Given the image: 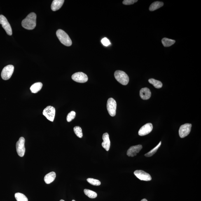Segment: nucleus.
<instances>
[{
    "label": "nucleus",
    "mask_w": 201,
    "mask_h": 201,
    "mask_svg": "<svg viewBox=\"0 0 201 201\" xmlns=\"http://www.w3.org/2000/svg\"><path fill=\"white\" fill-rule=\"evenodd\" d=\"M175 40L164 38L162 40V43L164 46L165 47H169L173 45L175 43Z\"/></svg>",
    "instance_id": "20"
},
{
    "label": "nucleus",
    "mask_w": 201,
    "mask_h": 201,
    "mask_svg": "<svg viewBox=\"0 0 201 201\" xmlns=\"http://www.w3.org/2000/svg\"><path fill=\"white\" fill-rule=\"evenodd\" d=\"M141 201H148V200L146 199H143Z\"/></svg>",
    "instance_id": "30"
},
{
    "label": "nucleus",
    "mask_w": 201,
    "mask_h": 201,
    "mask_svg": "<svg viewBox=\"0 0 201 201\" xmlns=\"http://www.w3.org/2000/svg\"><path fill=\"white\" fill-rule=\"evenodd\" d=\"M107 111L109 114L112 117L116 116L117 103L116 100L113 98L108 99L106 104Z\"/></svg>",
    "instance_id": "4"
},
{
    "label": "nucleus",
    "mask_w": 201,
    "mask_h": 201,
    "mask_svg": "<svg viewBox=\"0 0 201 201\" xmlns=\"http://www.w3.org/2000/svg\"><path fill=\"white\" fill-rule=\"evenodd\" d=\"M60 201H65L63 200H61Z\"/></svg>",
    "instance_id": "31"
},
{
    "label": "nucleus",
    "mask_w": 201,
    "mask_h": 201,
    "mask_svg": "<svg viewBox=\"0 0 201 201\" xmlns=\"http://www.w3.org/2000/svg\"><path fill=\"white\" fill-rule=\"evenodd\" d=\"M15 197L17 201H28L27 197L22 193H16L15 195Z\"/></svg>",
    "instance_id": "23"
},
{
    "label": "nucleus",
    "mask_w": 201,
    "mask_h": 201,
    "mask_svg": "<svg viewBox=\"0 0 201 201\" xmlns=\"http://www.w3.org/2000/svg\"><path fill=\"white\" fill-rule=\"evenodd\" d=\"M64 0H54L51 5V9L53 11H55L62 7L64 4Z\"/></svg>",
    "instance_id": "16"
},
{
    "label": "nucleus",
    "mask_w": 201,
    "mask_h": 201,
    "mask_svg": "<svg viewBox=\"0 0 201 201\" xmlns=\"http://www.w3.org/2000/svg\"><path fill=\"white\" fill-rule=\"evenodd\" d=\"M87 181L91 184L94 186H99L101 184V182L99 180L92 179V178H88L87 179Z\"/></svg>",
    "instance_id": "26"
},
{
    "label": "nucleus",
    "mask_w": 201,
    "mask_h": 201,
    "mask_svg": "<svg viewBox=\"0 0 201 201\" xmlns=\"http://www.w3.org/2000/svg\"><path fill=\"white\" fill-rule=\"evenodd\" d=\"M43 84L41 83H37L33 84L30 87V90L33 93H37L41 90Z\"/></svg>",
    "instance_id": "18"
},
{
    "label": "nucleus",
    "mask_w": 201,
    "mask_h": 201,
    "mask_svg": "<svg viewBox=\"0 0 201 201\" xmlns=\"http://www.w3.org/2000/svg\"><path fill=\"white\" fill-rule=\"evenodd\" d=\"M142 148V146L140 145L130 147L127 151V156L130 157H134L136 156L137 154L141 151Z\"/></svg>",
    "instance_id": "13"
},
{
    "label": "nucleus",
    "mask_w": 201,
    "mask_h": 201,
    "mask_svg": "<svg viewBox=\"0 0 201 201\" xmlns=\"http://www.w3.org/2000/svg\"><path fill=\"white\" fill-rule=\"evenodd\" d=\"M161 145V141H160L158 145H157L155 147V148H154L153 149L151 150V151L149 152V153H146V154H145V156L147 157H149L153 156L154 154L156 153L157 150H158L159 148H160Z\"/></svg>",
    "instance_id": "24"
},
{
    "label": "nucleus",
    "mask_w": 201,
    "mask_h": 201,
    "mask_svg": "<svg viewBox=\"0 0 201 201\" xmlns=\"http://www.w3.org/2000/svg\"><path fill=\"white\" fill-rule=\"evenodd\" d=\"M56 177V174L55 172H52L49 173L45 176L44 180L47 184H50L55 180Z\"/></svg>",
    "instance_id": "17"
},
{
    "label": "nucleus",
    "mask_w": 201,
    "mask_h": 201,
    "mask_svg": "<svg viewBox=\"0 0 201 201\" xmlns=\"http://www.w3.org/2000/svg\"><path fill=\"white\" fill-rule=\"evenodd\" d=\"M134 174L138 179L141 180L149 181L152 180L150 175L142 170H136L134 171Z\"/></svg>",
    "instance_id": "11"
},
{
    "label": "nucleus",
    "mask_w": 201,
    "mask_h": 201,
    "mask_svg": "<svg viewBox=\"0 0 201 201\" xmlns=\"http://www.w3.org/2000/svg\"><path fill=\"white\" fill-rule=\"evenodd\" d=\"M0 24H1L8 35L11 36L13 34L12 29L10 24L9 23L7 19L4 16L2 15H0Z\"/></svg>",
    "instance_id": "8"
},
{
    "label": "nucleus",
    "mask_w": 201,
    "mask_h": 201,
    "mask_svg": "<svg viewBox=\"0 0 201 201\" xmlns=\"http://www.w3.org/2000/svg\"><path fill=\"white\" fill-rule=\"evenodd\" d=\"M25 140L23 137H21L16 143V150L19 156L23 157L25 154Z\"/></svg>",
    "instance_id": "7"
},
{
    "label": "nucleus",
    "mask_w": 201,
    "mask_h": 201,
    "mask_svg": "<svg viewBox=\"0 0 201 201\" xmlns=\"http://www.w3.org/2000/svg\"><path fill=\"white\" fill-rule=\"evenodd\" d=\"M140 96L143 100H147L151 97V91L148 88H141L140 91Z\"/></svg>",
    "instance_id": "15"
},
{
    "label": "nucleus",
    "mask_w": 201,
    "mask_h": 201,
    "mask_svg": "<svg viewBox=\"0 0 201 201\" xmlns=\"http://www.w3.org/2000/svg\"><path fill=\"white\" fill-rule=\"evenodd\" d=\"M73 130L75 134L78 137L81 138L83 137V133L81 127L79 126H75L73 128Z\"/></svg>",
    "instance_id": "25"
},
{
    "label": "nucleus",
    "mask_w": 201,
    "mask_h": 201,
    "mask_svg": "<svg viewBox=\"0 0 201 201\" xmlns=\"http://www.w3.org/2000/svg\"><path fill=\"white\" fill-rule=\"evenodd\" d=\"M37 15L35 13H31L22 22V27L28 30H32L36 25Z\"/></svg>",
    "instance_id": "1"
},
{
    "label": "nucleus",
    "mask_w": 201,
    "mask_h": 201,
    "mask_svg": "<svg viewBox=\"0 0 201 201\" xmlns=\"http://www.w3.org/2000/svg\"><path fill=\"white\" fill-rule=\"evenodd\" d=\"M102 139L103 140L102 143V147L105 149L106 151H108L110 147V141L109 138V134L107 133L103 134Z\"/></svg>",
    "instance_id": "14"
},
{
    "label": "nucleus",
    "mask_w": 201,
    "mask_h": 201,
    "mask_svg": "<svg viewBox=\"0 0 201 201\" xmlns=\"http://www.w3.org/2000/svg\"><path fill=\"white\" fill-rule=\"evenodd\" d=\"M153 129V125L151 123H148L143 126L139 130L138 134L140 136L147 135L152 132Z\"/></svg>",
    "instance_id": "12"
},
{
    "label": "nucleus",
    "mask_w": 201,
    "mask_h": 201,
    "mask_svg": "<svg viewBox=\"0 0 201 201\" xmlns=\"http://www.w3.org/2000/svg\"><path fill=\"white\" fill-rule=\"evenodd\" d=\"M101 43L103 45L105 46H108V45L111 44L110 42L108 39L106 38H103L101 40Z\"/></svg>",
    "instance_id": "29"
},
{
    "label": "nucleus",
    "mask_w": 201,
    "mask_h": 201,
    "mask_svg": "<svg viewBox=\"0 0 201 201\" xmlns=\"http://www.w3.org/2000/svg\"><path fill=\"white\" fill-rule=\"evenodd\" d=\"M148 81L151 84L153 85L155 88L160 89L162 87V83L161 82L154 79H149Z\"/></svg>",
    "instance_id": "21"
},
{
    "label": "nucleus",
    "mask_w": 201,
    "mask_h": 201,
    "mask_svg": "<svg viewBox=\"0 0 201 201\" xmlns=\"http://www.w3.org/2000/svg\"><path fill=\"white\" fill-rule=\"evenodd\" d=\"M137 0H125L123 2V3L125 5H130L137 2Z\"/></svg>",
    "instance_id": "28"
},
{
    "label": "nucleus",
    "mask_w": 201,
    "mask_h": 201,
    "mask_svg": "<svg viewBox=\"0 0 201 201\" xmlns=\"http://www.w3.org/2000/svg\"><path fill=\"white\" fill-rule=\"evenodd\" d=\"M85 195L91 199H95L97 196V194L96 192L92 190L85 189L84 190Z\"/></svg>",
    "instance_id": "22"
},
{
    "label": "nucleus",
    "mask_w": 201,
    "mask_h": 201,
    "mask_svg": "<svg viewBox=\"0 0 201 201\" xmlns=\"http://www.w3.org/2000/svg\"><path fill=\"white\" fill-rule=\"evenodd\" d=\"M164 5L163 2H155L150 5L149 10L150 11H153L154 10L158 9Z\"/></svg>",
    "instance_id": "19"
},
{
    "label": "nucleus",
    "mask_w": 201,
    "mask_h": 201,
    "mask_svg": "<svg viewBox=\"0 0 201 201\" xmlns=\"http://www.w3.org/2000/svg\"><path fill=\"white\" fill-rule=\"evenodd\" d=\"M76 113L74 111H72L68 114L66 119L68 122H70L74 119Z\"/></svg>",
    "instance_id": "27"
},
{
    "label": "nucleus",
    "mask_w": 201,
    "mask_h": 201,
    "mask_svg": "<svg viewBox=\"0 0 201 201\" xmlns=\"http://www.w3.org/2000/svg\"><path fill=\"white\" fill-rule=\"evenodd\" d=\"M72 201H75V200H72Z\"/></svg>",
    "instance_id": "32"
},
{
    "label": "nucleus",
    "mask_w": 201,
    "mask_h": 201,
    "mask_svg": "<svg viewBox=\"0 0 201 201\" xmlns=\"http://www.w3.org/2000/svg\"><path fill=\"white\" fill-rule=\"evenodd\" d=\"M72 78L77 83H83L88 81V77L86 74L82 72H78L74 73Z\"/></svg>",
    "instance_id": "10"
},
{
    "label": "nucleus",
    "mask_w": 201,
    "mask_h": 201,
    "mask_svg": "<svg viewBox=\"0 0 201 201\" xmlns=\"http://www.w3.org/2000/svg\"><path fill=\"white\" fill-rule=\"evenodd\" d=\"M56 36L60 42L66 46H70L72 44V41L69 36L65 31L59 29L56 31Z\"/></svg>",
    "instance_id": "2"
},
{
    "label": "nucleus",
    "mask_w": 201,
    "mask_h": 201,
    "mask_svg": "<svg viewBox=\"0 0 201 201\" xmlns=\"http://www.w3.org/2000/svg\"><path fill=\"white\" fill-rule=\"evenodd\" d=\"M14 67L13 65H8L5 66L1 72V77L4 80L9 79L11 78L14 71Z\"/></svg>",
    "instance_id": "5"
},
{
    "label": "nucleus",
    "mask_w": 201,
    "mask_h": 201,
    "mask_svg": "<svg viewBox=\"0 0 201 201\" xmlns=\"http://www.w3.org/2000/svg\"><path fill=\"white\" fill-rule=\"evenodd\" d=\"M191 124L189 123H186L181 125L179 130L180 137L183 138L187 136L191 132Z\"/></svg>",
    "instance_id": "9"
},
{
    "label": "nucleus",
    "mask_w": 201,
    "mask_h": 201,
    "mask_svg": "<svg viewBox=\"0 0 201 201\" xmlns=\"http://www.w3.org/2000/svg\"><path fill=\"white\" fill-rule=\"evenodd\" d=\"M114 77L118 83L126 85L129 83V78L127 75L124 71H117L114 73Z\"/></svg>",
    "instance_id": "3"
},
{
    "label": "nucleus",
    "mask_w": 201,
    "mask_h": 201,
    "mask_svg": "<svg viewBox=\"0 0 201 201\" xmlns=\"http://www.w3.org/2000/svg\"><path fill=\"white\" fill-rule=\"evenodd\" d=\"M55 108L51 106H48L45 108L43 114L44 116L50 121L53 122L55 116Z\"/></svg>",
    "instance_id": "6"
}]
</instances>
